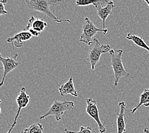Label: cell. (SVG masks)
I'll return each instance as SVG.
<instances>
[{"mask_svg":"<svg viewBox=\"0 0 149 133\" xmlns=\"http://www.w3.org/2000/svg\"><path fill=\"white\" fill-rule=\"evenodd\" d=\"M123 54V51L122 49H118L117 51L111 49L109 51V55L111 58V65L114 72V84L116 87L118 86V81L121 77L132 78L131 75L124 69L123 60H122Z\"/></svg>","mask_w":149,"mask_h":133,"instance_id":"2","label":"cell"},{"mask_svg":"<svg viewBox=\"0 0 149 133\" xmlns=\"http://www.w3.org/2000/svg\"><path fill=\"white\" fill-rule=\"evenodd\" d=\"M29 101H30V96L26 94V88L25 87H22L21 88L19 94L18 95L16 99L17 103V105H18V110H17V114L15 117L14 121H13L12 127L9 129V131L7 132V133H11L13 129L15 127V125H17V120H18L20 113H21L22 109L27 107V106H28L29 103Z\"/></svg>","mask_w":149,"mask_h":133,"instance_id":"9","label":"cell"},{"mask_svg":"<svg viewBox=\"0 0 149 133\" xmlns=\"http://www.w3.org/2000/svg\"><path fill=\"white\" fill-rule=\"evenodd\" d=\"M33 35L29 32L27 31H22V32L17 33L13 37L7 39V42L12 44V50L14 49V47L20 48L23 46V43L31 39Z\"/></svg>","mask_w":149,"mask_h":133,"instance_id":"10","label":"cell"},{"mask_svg":"<svg viewBox=\"0 0 149 133\" xmlns=\"http://www.w3.org/2000/svg\"><path fill=\"white\" fill-rule=\"evenodd\" d=\"M97 10V14L100 17L103 21V28H105V22L112 11L113 8L116 6L113 1H100L94 5Z\"/></svg>","mask_w":149,"mask_h":133,"instance_id":"7","label":"cell"},{"mask_svg":"<svg viewBox=\"0 0 149 133\" xmlns=\"http://www.w3.org/2000/svg\"><path fill=\"white\" fill-rule=\"evenodd\" d=\"M145 2L147 3V4L148 5V8H149V1H148V0H145Z\"/></svg>","mask_w":149,"mask_h":133,"instance_id":"21","label":"cell"},{"mask_svg":"<svg viewBox=\"0 0 149 133\" xmlns=\"http://www.w3.org/2000/svg\"><path fill=\"white\" fill-rule=\"evenodd\" d=\"M100 1H92V0H77L75 1L76 5L79 6H87L91 5H95Z\"/></svg>","mask_w":149,"mask_h":133,"instance_id":"17","label":"cell"},{"mask_svg":"<svg viewBox=\"0 0 149 133\" xmlns=\"http://www.w3.org/2000/svg\"><path fill=\"white\" fill-rule=\"evenodd\" d=\"M87 107L86 113L90 117L93 118L98 125L100 133H106L107 128L104 124L101 122L100 117V112L98 110L96 101L94 100L92 97L87 98L86 99Z\"/></svg>","mask_w":149,"mask_h":133,"instance_id":"6","label":"cell"},{"mask_svg":"<svg viewBox=\"0 0 149 133\" xmlns=\"http://www.w3.org/2000/svg\"><path fill=\"white\" fill-rule=\"evenodd\" d=\"M6 3H7V1H6V0L0 1V15H6L8 13L7 11H6L5 8V6Z\"/></svg>","mask_w":149,"mask_h":133,"instance_id":"19","label":"cell"},{"mask_svg":"<svg viewBox=\"0 0 149 133\" xmlns=\"http://www.w3.org/2000/svg\"><path fill=\"white\" fill-rule=\"evenodd\" d=\"M59 93L62 97L65 95H71L74 97H77L79 96L77 90L73 83V78L71 77L70 80L66 82L65 83L61 86L59 88Z\"/></svg>","mask_w":149,"mask_h":133,"instance_id":"13","label":"cell"},{"mask_svg":"<svg viewBox=\"0 0 149 133\" xmlns=\"http://www.w3.org/2000/svg\"><path fill=\"white\" fill-rule=\"evenodd\" d=\"M3 69V68H0V70H1V69Z\"/></svg>","mask_w":149,"mask_h":133,"instance_id":"23","label":"cell"},{"mask_svg":"<svg viewBox=\"0 0 149 133\" xmlns=\"http://www.w3.org/2000/svg\"><path fill=\"white\" fill-rule=\"evenodd\" d=\"M25 2L29 9L41 12L57 23H61L63 22L71 23V20L69 19H61L57 18L50 10V6L58 5L61 3V1H58V0H52V1H50V0H26Z\"/></svg>","mask_w":149,"mask_h":133,"instance_id":"1","label":"cell"},{"mask_svg":"<svg viewBox=\"0 0 149 133\" xmlns=\"http://www.w3.org/2000/svg\"><path fill=\"white\" fill-rule=\"evenodd\" d=\"M144 105L145 107H149V88L145 89L143 93L140 96V102L136 107L134 108L133 110H130L131 114H134V113L140 108L141 106Z\"/></svg>","mask_w":149,"mask_h":133,"instance_id":"14","label":"cell"},{"mask_svg":"<svg viewBox=\"0 0 149 133\" xmlns=\"http://www.w3.org/2000/svg\"><path fill=\"white\" fill-rule=\"evenodd\" d=\"M126 39L129 40H131L133 42L135 45L141 47L142 49L146 50L149 54V46L145 43L144 40L142 37H140L135 35H132L131 33H128L126 36Z\"/></svg>","mask_w":149,"mask_h":133,"instance_id":"15","label":"cell"},{"mask_svg":"<svg viewBox=\"0 0 149 133\" xmlns=\"http://www.w3.org/2000/svg\"><path fill=\"white\" fill-rule=\"evenodd\" d=\"M44 127L42 124H33L28 128H26L21 133H44Z\"/></svg>","mask_w":149,"mask_h":133,"instance_id":"16","label":"cell"},{"mask_svg":"<svg viewBox=\"0 0 149 133\" xmlns=\"http://www.w3.org/2000/svg\"><path fill=\"white\" fill-rule=\"evenodd\" d=\"M120 111L117 113V133H124L126 132V122H125V111H126V103L120 102L118 103Z\"/></svg>","mask_w":149,"mask_h":133,"instance_id":"12","label":"cell"},{"mask_svg":"<svg viewBox=\"0 0 149 133\" xmlns=\"http://www.w3.org/2000/svg\"><path fill=\"white\" fill-rule=\"evenodd\" d=\"M74 107V102L72 101H58L54 100L49 110L45 115L39 118L43 120L49 116H53L57 122L61 120L62 116L66 111H72Z\"/></svg>","mask_w":149,"mask_h":133,"instance_id":"3","label":"cell"},{"mask_svg":"<svg viewBox=\"0 0 149 133\" xmlns=\"http://www.w3.org/2000/svg\"><path fill=\"white\" fill-rule=\"evenodd\" d=\"M97 32H102L105 35L108 32V30L97 28L92 20L88 18H86L82 27V33L79 41L90 46L93 42V38Z\"/></svg>","mask_w":149,"mask_h":133,"instance_id":"5","label":"cell"},{"mask_svg":"<svg viewBox=\"0 0 149 133\" xmlns=\"http://www.w3.org/2000/svg\"><path fill=\"white\" fill-rule=\"evenodd\" d=\"M1 101L0 100V104H1Z\"/></svg>","mask_w":149,"mask_h":133,"instance_id":"24","label":"cell"},{"mask_svg":"<svg viewBox=\"0 0 149 133\" xmlns=\"http://www.w3.org/2000/svg\"><path fill=\"white\" fill-rule=\"evenodd\" d=\"M64 131L66 133H96V132L91 127H80V130L79 132L68 131L66 128L64 129Z\"/></svg>","mask_w":149,"mask_h":133,"instance_id":"18","label":"cell"},{"mask_svg":"<svg viewBox=\"0 0 149 133\" xmlns=\"http://www.w3.org/2000/svg\"><path fill=\"white\" fill-rule=\"evenodd\" d=\"M1 109L0 108V114H1Z\"/></svg>","mask_w":149,"mask_h":133,"instance_id":"22","label":"cell"},{"mask_svg":"<svg viewBox=\"0 0 149 133\" xmlns=\"http://www.w3.org/2000/svg\"><path fill=\"white\" fill-rule=\"evenodd\" d=\"M111 49V47L109 44L101 45L97 39H93V44L89 46V53H88V57L87 58V60L89 61L93 70L95 69L97 63L99 62L100 60L101 54L109 52Z\"/></svg>","mask_w":149,"mask_h":133,"instance_id":"4","label":"cell"},{"mask_svg":"<svg viewBox=\"0 0 149 133\" xmlns=\"http://www.w3.org/2000/svg\"><path fill=\"white\" fill-rule=\"evenodd\" d=\"M18 56V54H14L12 58H3L1 53H0V62L2 63L3 66V69H4V73H3V76L1 81L0 82V87H1L5 83V80L6 76V75L8 74L10 72L13 70L15 69L16 68L19 67L21 63L17 61V58Z\"/></svg>","mask_w":149,"mask_h":133,"instance_id":"8","label":"cell"},{"mask_svg":"<svg viewBox=\"0 0 149 133\" xmlns=\"http://www.w3.org/2000/svg\"><path fill=\"white\" fill-rule=\"evenodd\" d=\"M144 133H149V129L147 127H145L143 130Z\"/></svg>","mask_w":149,"mask_h":133,"instance_id":"20","label":"cell"},{"mask_svg":"<svg viewBox=\"0 0 149 133\" xmlns=\"http://www.w3.org/2000/svg\"><path fill=\"white\" fill-rule=\"evenodd\" d=\"M47 26V23L43 19L35 18L34 16H32L31 19H29L28 25L24 29V31L32 30L40 33L45 30Z\"/></svg>","mask_w":149,"mask_h":133,"instance_id":"11","label":"cell"}]
</instances>
